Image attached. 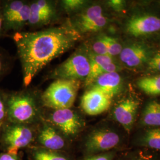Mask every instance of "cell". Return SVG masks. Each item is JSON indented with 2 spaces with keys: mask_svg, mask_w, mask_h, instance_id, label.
<instances>
[{
  "mask_svg": "<svg viewBox=\"0 0 160 160\" xmlns=\"http://www.w3.org/2000/svg\"><path fill=\"white\" fill-rule=\"evenodd\" d=\"M15 58L9 52L0 46V80L12 71Z\"/></svg>",
  "mask_w": 160,
  "mask_h": 160,
  "instance_id": "obj_22",
  "label": "cell"
},
{
  "mask_svg": "<svg viewBox=\"0 0 160 160\" xmlns=\"http://www.w3.org/2000/svg\"><path fill=\"white\" fill-rule=\"evenodd\" d=\"M38 90L26 87L16 92H7V121L39 125L43 118L44 109Z\"/></svg>",
  "mask_w": 160,
  "mask_h": 160,
  "instance_id": "obj_2",
  "label": "cell"
},
{
  "mask_svg": "<svg viewBox=\"0 0 160 160\" xmlns=\"http://www.w3.org/2000/svg\"><path fill=\"white\" fill-rule=\"evenodd\" d=\"M32 160H71L63 152H59L43 148L40 147L30 149Z\"/></svg>",
  "mask_w": 160,
  "mask_h": 160,
  "instance_id": "obj_20",
  "label": "cell"
},
{
  "mask_svg": "<svg viewBox=\"0 0 160 160\" xmlns=\"http://www.w3.org/2000/svg\"><path fill=\"white\" fill-rule=\"evenodd\" d=\"M91 2L87 0H60L58 1V4L63 15L68 18L80 12Z\"/></svg>",
  "mask_w": 160,
  "mask_h": 160,
  "instance_id": "obj_19",
  "label": "cell"
},
{
  "mask_svg": "<svg viewBox=\"0 0 160 160\" xmlns=\"http://www.w3.org/2000/svg\"><path fill=\"white\" fill-rule=\"evenodd\" d=\"M5 36L22 32L28 26L30 16V1H0Z\"/></svg>",
  "mask_w": 160,
  "mask_h": 160,
  "instance_id": "obj_8",
  "label": "cell"
},
{
  "mask_svg": "<svg viewBox=\"0 0 160 160\" xmlns=\"http://www.w3.org/2000/svg\"><path fill=\"white\" fill-rule=\"evenodd\" d=\"M36 141L43 148L63 152L67 148L69 141L51 123L43 119L39 127Z\"/></svg>",
  "mask_w": 160,
  "mask_h": 160,
  "instance_id": "obj_11",
  "label": "cell"
},
{
  "mask_svg": "<svg viewBox=\"0 0 160 160\" xmlns=\"http://www.w3.org/2000/svg\"><path fill=\"white\" fill-rule=\"evenodd\" d=\"M39 125L17 123L7 120L0 129V147L3 152L18 154L20 149L33 143L36 140Z\"/></svg>",
  "mask_w": 160,
  "mask_h": 160,
  "instance_id": "obj_6",
  "label": "cell"
},
{
  "mask_svg": "<svg viewBox=\"0 0 160 160\" xmlns=\"http://www.w3.org/2000/svg\"><path fill=\"white\" fill-rule=\"evenodd\" d=\"M122 142L120 134L114 129L100 126L92 129L84 141V150L87 154L94 155L106 152L117 148Z\"/></svg>",
  "mask_w": 160,
  "mask_h": 160,
  "instance_id": "obj_9",
  "label": "cell"
},
{
  "mask_svg": "<svg viewBox=\"0 0 160 160\" xmlns=\"http://www.w3.org/2000/svg\"><path fill=\"white\" fill-rule=\"evenodd\" d=\"M104 7H107L114 12H122L125 8L126 1L123 0H109L106 1Z\"/></svg>",
  "mask_w": 160,
  "mask_h": 160,
  "instance_id": "obj_26",
  "label": "cell"
},
{
  "mask_svg": "<svg viewBox=\"0 0 160 160\" xmlns=\"http://www.w3.org/2000/svg\"><path fill=\"white\" fill-rule=\"evenodd\" d=\"M154 53L151 48L141 42H134L123 47L119 55L121 62L131 68H138L147 65Z\"/></svg>",
  "mask_w": 160,
  "mask_h": 160,
  "instance_id": "obj_12",
  "label": "cell"
},
{
  "mask_svg": "<svg viewBox=\"0 0 160 160\" xmlns=\"http://www.w3.org/2000/svg\"><path fill=\"white\" fill-rule=\"evenodd\" d=\"M107 48L108 55L111 57L114 58L116 56L119 55L123 49V46L119 42L118 39L112 36L104 33H99Z\"/></svg>",
  "mask_w": 160,
  "mask_h": 160,
  "instance_id": "obj_23",
  "label": "cell"
},
{
  "mask_svg": "<svg viewBox=\"0 0 160 160\" xmlns=\"http://www.w3.org/2000/svg\"><path fill=\"white\" fill-rule=\"evenodd\" d=\"M146 65L149 71L160 74V51L154 53Z\"/></svg>",
  "mask_w": 160,
  "mask_h": 160,
  "instance_id": "obj_25",
  "label": "cell"
},
{
  "mask_svg": "<svg viewBox=\"0 0 160 160\" xmlns=\"http://www.w3.org/2000/svg\"><path fill=\"white\" fill-rule=\"evenodd\" d=\"M5 36L4 32V26H3V20L1 14V4H0V40Z\"/></svg>",
  "mask_w": 160,
  "mask_h": 160,
  "instance_id": "obj_29",
  "label": "cell"
},
{
  "mask_svg": "<svg viewBox=\"0 0 160 160\" xmlns=\"http://www.w3.org/2000/svg\"><path fill=\"white\" fill-rule=\"evenodd\" d=\"M136 141L139 147L160 151V127L145 129L138 136Z\"/></svg>",
  "mask_w": 160,
  "mask_h": 160,
  "instance_id": "obj_18",
  "label": "cell"
},
{
  "mask_svg": "<svg viewBox=\"0 0 160 160\" xmlns=\"http://www.w3.org/2000/svg\"><path fill=\"white\" fill-rule=\"evenodd\" d=\"M114 154L112 152L90 156L86 160H113Z\"/></svg>",
  "mask_w": 160,
  "mask_h": 160,
  "instance_id": "obj_27",
  "label": "cell"
},
{
  "mask_svg": "<svg viewBox=\"0 0 160 160\" xmlns=\"http://www.w3.org/2000/svg\"><path fill=\"white\" fill-rule=\"evenodd\" d=\"M140 123L149 128L160 127V102L151 100L146 104L142 110Z\"/></svg>",
  "mask_w": 160,
  "mask_h": 160,
  "instance_id": "obj_17",
  "label": "cell"
},
{
  "mask_svg": "<svg viewBox=\"0 0 160 160\" xmlns=\"http://www.w3.org/2000/svg\"><path fill=\"white\" fill-rule=\"evenodd\" d=\"M12 38L17 48L25 88L52 61L83 40L66 18L57 26L38 31L19 32L12 34Z\"/></svg>",
  "mask_w": 160,
  "mask_h": 160,
  "instance_id": "obj_1",
  "label": "cell"
},
{
  "mask_svg": "<svg viewBox=\"0 0 160 160\" xmlns=\"http://www.w3.org/2000/svg\"><path fill=\"white\" fill-rule=\"evenodd\" d=\"M44 110L43 119L57 129L68 141L78 137L83 131L86 122L80 113L71 108L63 109H47Z\"/></svg>",
  "mask_w": 160,
  "mask_h": 160,
  "instance_id": "obj_7",
  "label": "cell"
},
{
  "mask_svg": "<svg viewBox=\"0 0 160 160\" xmlns=\"http://www.w3.org/2000/svg\"><path fill=\"white\" fill-rule=\"evenodd\" d=\"M90 70L89 49L86 42H83L65 61L52 70L46 80H75L83 84Z\"/></svg>",
  "mask_w": 160,
  "mask_h": 160,
  "instance_id": "obj_3",
  "label": "cell"
},
{
  "mask_svg": "<svg viewBox=\"0 0 160 160\" xmlns=\"http://www.w3.org/2000/svg\"><path fill=\"white\" fill-rule=\"evenodd\" d=\"M112 99L102 92L88 88L81 96L80 108L90 116H96L106 112L112 105Z\"/></svg>",
  "mask_w": 160,
  "mask_h": 160,
  "instance_id": "obj_14",
  "label": "cell"
},
{
  "mask_svg": "<svg viewBox=\"0 0 160 160\" xmlns=\"http://www.w3.org/2000/svg\"><path fill=\"white\" fill-rule=\"evenodd\" d=\"M137 84L138 87L148 95L160 94V74L143 77L138 81Z\"/></svg>",
  "mask_w": 160,
  "mask_h": 160,
  "instance_id": "obj_21",
  "label": "cell"
},
{
  "mask_svg": "<svg viewBox=\"0 0 160 160\" xmlns=\"http://www.w3.org/2000/svg\"><path fill=\"white\" fill-rule=\"evenodd\" d=\"M66 20L83 39L86 35L102 32L112 22L105 12L104 6L92 2L80 12Z\"/></svg>",
  "mask_w": 160,
  "mask_h": 160,
  "instance_id": "obj_4",
  "label": "cell"
},
{
  "mask_svg": "<svg viewBox=\"0 0 160 160\" xmlns=\"http://www.w3.org/2000/svg\"><path fill=\"white\" fill-rule=\"evenodd\" d=\"M7 92L0 88V129L7 120Z\"/></svg>",
  "mask_w": 160,
  "mask_h": 160,
  "instance_id": "obj_24",
  "label": "cell"
},
{
  "mask_svg": "<svg viewBox=\"0 0 160 160\" xmlns=\"http://www.w3.org/2000/svg\"><path fill=\"white\" fill-rule=\"evenodd\" d=\"M30 16L28 26L32 29L43 28L59 22L63 16L58 1H30Z\"/></svg>",
  "mask_w": 160,
  "mask_h": 160,
  "instance_id": "obj_10",
  "label": "cell"
},
{
  "mask_svg": "<svg viewBox=\"0 0 160 160\" xmlns=\"http://www.w3.org/2000/svg\"><path fill=\"white\" fill-rule=\"evenodd\" d=\"M139 106V102L133 97L122 99L114 105L112 112V118L129 132L135 123Z\"/></svg>",
  "mask_w": 160,
  "mask_h": 160,
  "instance_id": "obj_15",
  "label": "cell"
},
{
  "mask_svg": "<svg viewBox=\"0 0 160 160\" xmlns=\"http://www.w3.org/2000/svg\"><path fill=\"white\" fill-rule=\"evenodd\" d=\"M123 80L118 72L106 73L98 77L86 89L92 88L102 92L112 99L122 90Z\"/></svg>",
  "mask_w": 160,
  "mask_h": 160,
  "instance_id": "obj_16",
  "label": "cell"
},
{
  "mask_svg": "<svg viewBox=\"0 0 160 160\" xmlns=\"http://www.w3.org/2000/svg\"><path fill=\"white\" fill-rule=\"evenodd\" d=\"M125 31L135 38L157 33L160 31V18L149 14L132 16L126 23Z\"/></svg>",
  "mask_w": 160,
  "mask_h": 160,
  "instance_id": "obj_13",
  "label": "cell"
},
{
  "mask_svg": "<svg viewBox=\"0 0 160 160\" xmlns=\"http://www.w3.org/2000/svg\"><path fill=\"white\" fill-rule=\"evenodd\" d=\"M0 160H22V158L19 154L2 152H0Z\"/></svg>",
  "mask_w": 160,
  "mask_h": 160,
  "instance_id": "obj_28",
  "label": "cell"
},
{
  "mask_svg": "<svg viewBox=\"0 0 160 160\" xmlns=\"http://www.w3.org/2000/svg\"><path fill=\"white\" fill-rule=\"evenodd\" d=\"M82 82L75 80H54L41 93V101L45 109L72 108Z\"/></svg>",
  "mask_w": 160,
  "mask_h": 160,
  "instance_id": "obj_5",
  "label": "cell"
}]
</instances>
